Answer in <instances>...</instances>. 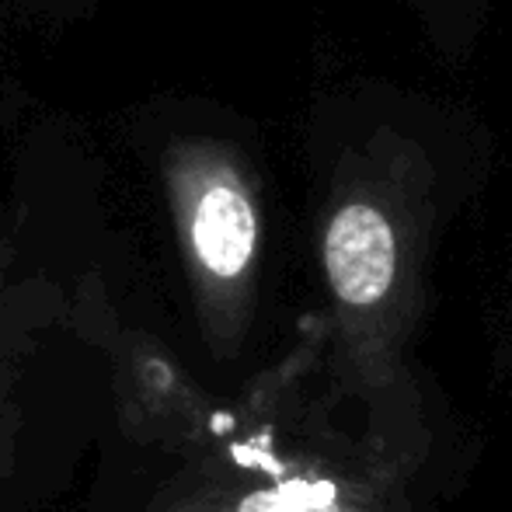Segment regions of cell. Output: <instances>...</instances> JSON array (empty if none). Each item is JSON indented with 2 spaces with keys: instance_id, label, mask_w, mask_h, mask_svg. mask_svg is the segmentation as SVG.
Wrapping results in <instances>:
<instances>
[{
  "instance_id": "6da1fadb",
  "label": "cell",
  "mask_w": 512,
  "mask_h": 512,
  "mask_svg": "<svg viewBox=\"0 0 512 512\" xmlns=\"http://www.w3.org/2000/svg\"><path fill=\"white\" fill-rule=\"evenodd\" d=\"M304 147L335 377L380 398L405 370L439 234L485 189L495 133L464 98L356 77L314 102Z\"/></svg>"
},
{
  "instance_id": "3957f363",
  "label": "cell",
  "mask_w": 512,
  "mask_h": 512,
  "mask_svg": "<svg viewBox=\"0 0 512 512\" xmlns=\"http://www.w3.org/2000/svg\"><path fill=\"white\" fill-rule=\"evenodd\" d=\"M115 366L119 415L140 443L192 446L213 432V405L157 338L115 328L105 338Z\"/></svg>"
},
{
  "instance_id": "7a4b0ae2",
  "label": "cell",
  "mask_w": 512,
  "mask_h": 512,
  "mask_svg": "<svg viewBox=\"0 0 512 512\" xmlns=\"http://www.w3.org/2000/svg\"><path fill=\"white\" fill-rule=\"evenodd\" d=\"M161 182L196 328L213 359L244 352L265 276V171L234 126L192 129L164 147Z\"/></svg>"
},
{
  "instance_id": "5b68a950",
  "label": "cell",
  "mask_w": 512,
  "mask_h": 512,
  "mask_svg": "<svg viewBox=\"0 0 512 512\" xmlns=\"http://www.w3.org/2000/svg\"><path fill=\"white\" fill-rule=\"evenodd\" d=\"M14 321H18V286L11 279V248L0 237V481L11 474L14 425H11V380H14Z\"/></svg>"
},
{
  "instance_id": "277c9868",
  "label": "cell",
  "mask_w": 512,
  "mask_h": 512,
  "mask_svg": "<svg viewBox=\"0 0 512 512\" xmlns=\"http://www.w3.org/2000/svg\"><path fill=\"white\" fill-rule=\"evenodd\" d=\"M422 46L443 67H467L492 25L495 0H401Z\"/></svg>"
}]
</instances>
